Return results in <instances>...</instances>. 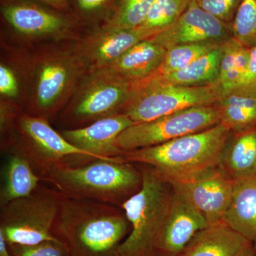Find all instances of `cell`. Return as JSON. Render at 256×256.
Wrapping results in <instances>:
<instances>
[{
    "label": "cell",
    "mask_w": 256,
    "mask_h": 256,
    "mask_svg": "<svg viewBox=\"0 0 256 256\" xmlns=\"http://www.w3.org/2000/svg\"><path fill=\"white\" fill-rule=\"evenodd\" d=\"M220 44L202 42L171 47L166 50L162 62L152 76H162L186 68L192 62L214 50Z\"/></svg>",
    "instance_id": "obj_25"
},
{
    "label": "cell",
    "mask_w": 256,
    "mask_h": 256,
    "mask_svg": "<svg viewBox=\"0 0 256 256\" xmlns=\"http://www.w3.org/2000/svg\"><path fill=\"white\" fill-rule=\"evenodd\" d=\"M8 152L2 169L0 207L30 196L44 182L24 156L16 151Z\"/></svg>",
    "instance_id": "obj_18"
},
{
    "label": "cell",
    "mask_w": 256,
    "mask_h": 256,
    "mask_svg": "<svg viewBox=\"0 0 256 256\" xmlns=\"http://www.w3.org/2000/svg\"><path fill=\"white\" fill-rule=\"evenodd\" d=\"M232 35L248 48L256 46V0H242L232 25Z\"/></svg>",
    "instance_id": "obj_28"
},
{
    "label": "cell",
    "mask_w": 256,
    "mask_h": 256,
    "mask_svg": "<svg viewBox=\"0 0 256 256\" xmlns=\"http://www.w3.org/2000/svg\"><path fill=\"white\" fill-rule=\"evenodd\" d=\"M218 168L234 182L256 176V126L228 138Z\"/></svg>",
    "instance_id": "obj_17"
},
{
    "label": "cell",
    "mask_w": 256,
    "mask_h": 256,
    "mask_svg": "<svg viewBox=\"0 0 256 256\" xmlns=\"http://www.w3.org/2000/svg\"><path fill=\"white\" fill-rule=\"evenodd\" d=\"M230 132L220 122L163 144L124 152L120 159L150 166L172 185L186 182L218 168Z\"/></svg>",
    "instance_id": "obj_2"
},
{
    "label": "cell",
    "mask_w": 256,
    "mask_h": 256,
    "mask_svg": "<svg viewBox=\"0 0 256 256\" xmlns=\"http://www.w3.org/2000/svg\"><path fill=\"white\" fill-rule=\"evenodd\" d=\"M0 256H12L10 252L8 242L1 234H0Z\"/></svg>",
    "instance_id": "obj_35"
},
{
    "label": "cell",
    "mask_w": 256,
    "mask_h": 256,
    "mask_svg": "<svg viewBox=\"0 0 256 256\" xmlns=\"http://www.w3.org/2000/svg\"><path fill=\"white\" fill-rule=\"evenodd\" d=\"M18 82L11 69L2 64L0 66V94L14 98L18 94Z\"/></svg>",
    "instance_id": "obj_32"
},
{
    "label": "cell",
    "mask_w": 256,
    "mask_h": 256,
    "mask_svg": "<svg viewBox=\"0 0 256 256\" xmlns=\"http://www.w3.org/2000/svg\"><path fill=\"white\" fill-rule=\"evenodd\" d=\"M40 1L58 9L66 8L67 5V0H40Z\"/></svg>",
    "instance_id": "obj_36"
},
{
    "label": "cell",
    "mask_w": 256,
    "mask_h": 256,
    "mask_svg": "<svg viewBox=\"0 0 256 256\" xmlns=\"http://www.w3.org/2000/svg\"><path fill=\"white\" fill-rule=\"evenodd\" d=\"M62 194L41 184L30 196L0 207V234L8 245L58 240L53 234Z\"/></svg>",
    "instance_id": "obj_5"
},
{
    "label": "cell",
    "mask_w": 256,
    "mask_h": 256,
    "mask_svg": "<svg viewBox=\"0 0 256 256\" xmlns=\"http://www.w3.org/2000/svg\"><path fill=\"white\" fill-rule=\"evenodd\" d=\"M192 0H156L140 28L154 32H160L174 24L188 9Z\"/></svg>",
    "instance_id": "obj_26"
},
{
    "label": "cell",
    "mask_w": 256,
    "mask_h": 256,
    "mask_svg": "<svg viewBox=\"0 0 256 256\" xmlns=\"http://www.w3.org/2000/svg\"><path fill=\"white\" fill-rule=\"evenodd\" d=\"M216 104L220 122L230 130L256 126V97L230 92L222 96Z\"/></svg>",
    "instance_id": "obj_24"
},
{
    "label": "cell",
    "mask_w": 256,
    "mask_h": 256,
    "mask_svg": "<svg viewBox=\"0 0 256 256\" xmlns=\"http://www.w3.org/2000/svg\"><path fill=\"white\" fill-rule=\"evenodd\" d=\"M140 170V188L121 206L130 232L120 246L118 256H159L160 236L174 190L150 166L142 165Z\"/></svg>",
    "instance_id": "obj_4"
},
{
    "label": "cell",
    "mask_w": 256,
    "mask_h": 256,
    "mask_svg": "<svg viewBox=\"0 0 256 256\" xmlns=\"http://www.w3.org/2000/svg\"><path fill=\"white\" fill-rule=\"evenodd\" d=\"M208 226L206 218L185 197L173 192L169 214L160 236L159 256H178L198 232Z\"/></svg>",
    "instance_id": "obj_13"
},
{
    "label": "cell",
    "mask_w": 256,
    "mask_h": 256,
    "mask_svg": "<svg viewBox=\"0 0 256 256\" xmlns=\"http://www.w3.org/2000/svg\"><path fill=\"white\" fill-rule=\"evenodd\" d=\"M172 186L203 215L208 225L223 222L233 194L234 182L220 168L195 180Z\"/></svg>",
    "instance_id": "obj_11"
},
{
    "label": "cell",
    "mask_w": 256,
    "mask_h": 256,
    "mask_svg": "<svg viewBox=\"0 0 256 256\" xmlns=\"http://www.w3.org/2000/svg\"><path fill=\"white\" fill-rule=\"evenodd\" d=\"M156 0H121L107 28L124 30L140 28Z\"/></svg>",
    "instance_id": "obj_27"
},
{
    "label": "cell",
    "mask_w": 256,
    "mask_h": 256,
    "mask_svg": "<svg viewBox=\"0 0 256 256\" xmlns=\"http://www.w3.org/2000/svg\"><path fill=\"white\" fill-rule=\"evenodd\" d=\"M2 13L13 28L28 36L52 34L66 28L65 20L58 15L32 5H8Z\"/></svg>",
    "instance_id": "obj_21"
},
{
    "label": "cell",
    "mask_w": 256,
    "mask_h": 256,
    "mask_svg": "<svg viewBox=\"0 0 256 256\" xmlns=\"http://www.w3.org/2000/svg\"><path fill=\"white\" fill-rule=\"evenodd\" d=\"M220 122L216 106H196L133 124L120 134L116 146L124 152L149 148L204 130Z\"/></svg>",
    "instance_id": "obj_8"
},
{
    "label": "cell",
    "mask_w": 256,
    "mask_h": 256,
    "mask_svg": "<svg viewBox=\"0 0 256 256\" xmlns=\"http://www.w3.org/2000/svg\"><path fill=\"white\" fill-rule=\"evenodd\" d=\"M134 124L124 112L87 124L84 127L64 130L60 132L69 142L97 159H118L124 151L116 146V141L124 130Z\"/></svg>",
    "instance_id": "obj_12"
},
{
    "label": "cell",
    "mask_w": 256,
    "mask_h": 256,
    "mask_svg": "<svg viewBox=\"0 0 256 256\" xmlns=\"http://www.w3.org/2000/svg\"><path fill=\"white\" fill-rule=\"evenodd\" d=\"M223 222L256 248V176L234 182L233 194Z\"/></svg>",
    "instance_id": "obj_20"
},
{
    "label": "cell",
    "mask_w": 256,
    "mask_h": 256,
    "mask_svg": "<svg viewBox=\"0 0 256 256\" xmlns=\"http://www.w3.org/2000/svg\"><path fill=\"white\" fill-rule=\"evenodd\" d=\"M236 256H256V248L252 242H248Z\"/></svg>",
    "instance_id": "obj_34"
},
{
    "label": "cell",
    "mask_w": 256,
    "mask_h": 256,
    "mask_svg": "<svg viewBox=\"0 0 256 256\" xmlns=\"http://www.w3.org/2000/svg\"><path fill=\"white\" fill-rule=\"evenodd\" d=\"M166 50L152 36L140 42L100 70H108L134 84L142 82L156 73L162 62Z\"/></svg>",
    "instance_id": "obj_15"
},
{
    "label": "cell",
    "mask_w": 256,
    "mask_h": 256,
    "mask_svg": "<svg viewBox=\"0 0 256 256\" xmlns=\"http://www.w3.org/2000/svg\"><path fill=\"white\" fill-rule=\"evenodd\" d=\"M197 5L224 22L234 18L242 0H195Z\"/></svg>",
    "instance_id": "obj_30"
},
{
    "label": "cell",
    "mask_w": 256,
    "mask_h": 256,
    "mask_svg": "<svg viewBox=\"0 0 256 256\" xmlns=\"http://www.w3.org/2000/svg\"><path fill=\"white\" fill-rule=\"evenodd\" d=\"M232 92L256 97V46L250 48V57L244 78Z\"/></svg>",
    "instance_id": "obj_31"
},
{
    "label": "cell",
    "mask_w": 256,
    "mask_h": 256,
    "mask_svg": "<svg viewBox=\"0 0 256 256\" xmlns=\"http://www.w3.org/2000/svg\"><path fill=\"white\" fill-rule=\"evenodd\" d=\"M18 138L6 150L24 156L35 171L43 176L50 168L62 164H80L97 158L69 142L44 118L24 114L16 122Z\"/></svg>",
    "instance_id": "obj_7"
},
{
    "label": "cell",
    "mask_w": 256,
    "mask_h": 256,
    "mask_svg": "<svg viewBox=\"0 0 256 256\" xmlns=\"http://www.w3.org/2000/svg\"><path fill=\"white\" fill-rule=\"evenodd\" d=\"M222 44L197 58L186 68L169 75L150 77L164 84L185 86L205 85L216 82L223 54Z\"/></svg>",
    "instance_id": "obj_22"
},
{
    "label": "cell",
    "mask_w": 256,
    "mask_h": 256,
    "mask_svg": "<svg viewBox=\"0 0 256 256\" xmlns=\"http://www.w3.org/2000/svg\"><path fill=\"white\" fill-rule=\"evenodd\" d=\"M94 75L66 112V119L75 124H90L98 120L120 114L128 104L134 82H128L106 70Z\"/></svg>",
    "instance_id": "obj_9"
},
{
    "label": "cell",
    "mask_w": 256,
    "mask_h": 256,
    "mask_svg": "<svg viewBox=\"0 0 256 256\" xmlns=\"http://www.w3.org/2000/svg\"><path fill=\"white\" fill-rule=\"evenodd\" d=\"M133 165L120 158L94 159L56 165L42 178L64 196L121 207L142 185L141 170Z\"/></svg>",
    "instance_id": "obj_3"
},
{
    "label": "cell",
    "mask_w": 256,
    "mask_h": 256,
    "mask_svg": "<svg viewBox=\"0 0 256 256\" xmlns=\"http://www.w3.org/2000/svg\"><path fill=\"white\" fill-rule=\"evenodd\" d=\"M128 232L130 224L121 207L62 194L53 234L70 256H118Z\"/></svg>",
    "instance_id": "obj_1"
},
{
    "label": "cell",
    "mask_w": 256,
    "mask_h": 256,
    "mask_svg": "<svg viewBox=\"0 0 256 256\" xmlns=\"http://www.w3.org/2000/svg\"><path fill=\"white\" fill-rule=\"evenodd\" d=\"M74 65L66 58L46 60L40 66L36 85V116L44 118L56 109L74 77Z\"/></svg>",
    "instance_id": "obj_14"
},
{
    "label": "cell",
    "mask_w": 256,
    "mask_h": 256,
    "mask_svg": "<svg viewBox=\"0 0 256 256\" xmlns=\"http://www.w3.org/2000/svg\"><path fill=\"white\" fill-rule=\"evenodd\" d=\"M228 25L197 5L192 0L188 9L169 28L153 36L166 50L176 45L214 42L223 43L230 38Z\"/></svg>",
    "instance_id": "obj_10"
},
{
    "label": "cell",
    "mask_w": 256,
    "mask_h": 256,
    "mask_svg": "<svg viewBox=\"0 0 256 256\" xmlns=\"http://www.w3.org/2000/svg\"><path fill=\"white\" fill-rule=\"evenodd\" d=\"M223 54L220 62L217 84L222 96L233 92L242 82L250 57V48L233 36L222 44Z\"/></svg>",
    "instance_id": "obj_23"
},
{
    "label": "cell",
    "mask_w": 256,
    "mask_h": 256,
    "mask_svg": "<svg viewBox=\"0 0 256 256\" xmlns=\"http://www.w3.org/2000/svg\"><path fill=\"white\" fill-rule=\"evenodd\" d=\"M222 96L216 82L185 86L164 84L150 77L134 84L122 112L134 124H140L192 107L214 105Z\"/></svg>",
    "instance_id": "obj_6"
},
{
    "label": "cell",
    "mask_w": 256,
    "mask_h": 256,
    "mask_svg": "<svg viewBox=\"0 0 256 256\" xmlns=\"http://www.w3.org/2000/svg\"><path fill=\"white\" fill-rule=\"evenodd\" d=\"M248 242L224 222L202 229L176 256H236Z\"/></svg>",
    "instance_id": "obj_19"
},
{
    "label": "cell",
    "mask_w": 256,
    "mask_h": 256,
    "mask_svg": "<svg viewBox=\"0 0 256 256\" xmlns=\"http://www.w3.org/2000/svg\"><path fill=\"white\" fill-rule=\"evenodd\" d=\"M156 35L154 32L138 28H107L92 37L86 47V54L94 70L110 65L140 42Z\"/></svg>",
    "instance_id": "obj_16"
},
{
    "label": "cell",
    "mask_w": 256,
    "mask_h": 256,
    "mask_svg": "<svg viewBox=\"0 0 256 256\" xmlns=\"http://www.w3.org/2000/svg\"><path fill=\"white\" fill-rule=\"evenodd\" d=\"M78 6L84 11H92L105 4L108 0H77Z\"/></svg>",
    "instance_id": "obj_33"
},
{
    "label": "cell",
    "mask_w": 256,
    "mask_h": 256,
    "mask_svg": "<svg viewBox=\"0 0 256 256\" xmlns=\"http://www.w3.org/2000/svg\"><path fill=\"white\" fill-rule=\"evenodd\" d=\"M12 256H70L68 248L60 239L34 245H8Z\"/></svg>",
    "instance_id": "obj_29"
}]
</instances>
